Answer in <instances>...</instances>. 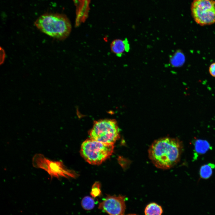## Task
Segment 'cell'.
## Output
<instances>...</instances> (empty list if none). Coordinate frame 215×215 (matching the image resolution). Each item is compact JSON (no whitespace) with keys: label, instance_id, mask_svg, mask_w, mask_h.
Wrapping results in <instances>:
<instances>
[{"label":"cell","instance_id":"7a4b0ae2","mask_svg":"<svg viewBox=\"0 0 215 215\" xmlns=\"http://www.w3.org/2000/svg\"><path fill=\"white\" fill-rule=\"evenodd\" d=\"M34 24L43 33L60 40L66 38L71 30L69 19L64 15L59 14L42 15L36 19Z\"/></svg>","mask_w":215,"mask_h":215},{"label":"cell","instance_id":"8fae6325","mask_svg":"<svg viewBox=\"0 0 215 215\" xmlns=\"http://www.w3.org/2000/svg\"><path fill=\"white\" fill-rule=\"evenodd\" d=\"M215 168V165L210 163L202 165L199 170V175L202 179H207L212 175L213 170Z\"/></svg>","mask_w":215,"mask_h":215},{"label":"cell","instance_id":"8992f818","mask_svg":"<svg viewBox=\"0 0 215 215\" xmlns=\"http://www.w3.org/2000/svg\"><path fill=\"white\" fill-rule=\"evenodd\" d=\"M32 162L34 167L44 170L51 177L59 178L72 176L73 175L65 168L62 162L49 160L41 154H37L33 156Z\"/></svg>","mask_w":215,"mask_h":215},{"label":"cell","instance_id":"3957f363","mask_svg":"<svg viewBox=\"0 0 215 215\" xmlns=\"http://www.w3.org/2000/svg\"><path fill=\"white\" fill-rule=\"evenodd\" d=\"M114 148L113 144L101 142L90 138L82 144L80 151L86 162L92 165H99L112 155Z\"/></svg>","mask_w":215,"mask_h":215},{"label":"cell","instance_id":"5bb4252c","mask_svg":"<svg viewBox=\"0 0 215 215\" xmlns=\"http://www.w3.org/2000/svg\"><path fill=\"white\" fill-rule=\"evenodd\" d=\"M101 191L99 184H96L93 185L91 192V195L93 197H95L100 195Z\"/></svg>","mask_w":215,"mask_h":215},{"label":"cell","instance_id":"9a60e30c","mask_svg":"<svg viewBox=\"0 0 215 215\" xmlns=\"http://www.w3.org/2000/svg\"><path fill=\"white\" fill-rule=\"evenodd\" d=\"M208 70L210 74L212 76L215 77V62L212 63L210 65Z\"/></svg>","mask_w":215,"mask_h":215},{"label":"cell","instance_id":"2e32d148","mask_svg":"<svg viewBox=\"0 0 215 215\" xmlns=\"http://www.w3.org/2000/svg\"><path fill=\"white\" fill-rule=\"evenodd\" d=\"M137 215L133 214H129V215Z\"/></svg>","mask_w":215,"mask_h":215},{"label":"cell","instance_id":"ba28073f","mask_svg":"<svg viewBox=\"0 0 215 215\" xmlns=\"http://www.w3.org/2000/svg\"><path fill=\"white\" fill-rule=\"evenodd\" d=\"M91 0H74L76 6V24L79 25L88 16Z\"/></svg>","mask_w":215,"mask_h":215},{"label":"cell","instance_id":"277c9868","mask_svg":"<svg viewBox=\"0 0 215 215\" xmlns=\"http://www.w3.org/2000/svg\"><path fill=\"white\" fill-rule=\"evenodd\" d=\"M119 129L114 119H105L94 122L89 131L90 138L96 141L113 144L119 138Z\"/></svg>","mask_w":215,"mask_h":215},{"label":"cell","instance_id":"30bf717a","mask_svg":"<svg viewBox=\"0 0 215 215\" xmlns=\"http://www.w3.org/2000/svg\"><path fill=\"white\" fill-rule=\"evenodd\" d=\"M194 145L195 151L199 154H203L212 148L210 144L205 140L197 139Z\"/></svg>","mask_w":215,"mask_h":215},{"label":"cell","instance_id":"5b68a950","mask_svg":"<svg viewBox=\"0 0 215 215\" xmlns=\"http://www.w3.org/2000/svg\"><path fill=\"white\" fill-rule=\"evenodd\" d=\"M191 12L194 21L201 26L215 23L214 0H194L191 4Z\"/></svg>","mask_w":215,"mask_h":215},{"label":"cell","instance_id":"4fadbf2b","mask_svg":"<svg viewBox=\"0 0 215 215\" xmlns=\"http://www.w3.org/2000/svg\"><path fill=\"white\" fill-rule=\"evenodd\" d=\"M95 204L94 200L90 196L84 197L81 201L82 207L86 210L88 211L92 209L95 206Z\"/></svg>","mask_w":215,"mask_h":215},{"label":"cell","instance_id":"6da1fadb","mask_svg":"<svg viewBox=\"0 0 215 215\" xmlns=\"http://www.w3.org/2000/svg\"><path fill=\"white\" fill-rule=\"evenodd\" d=\"M182 149V144L178 139L164 137L153 143L148 149V156L156 167L168 169L179 161Z\"/></svg>","mask_w":215,"mask_h":215},{"label":"cell","instance_id":"52a82bcc","mask_svg":"<svg viewBox=\"0 0 215 215\" xmlns=\"http://www.w3.org/2000/svg\"><path fill=\"white\" fill-rule=\"evenodd\" d=\"M125 199L121 195L108 196L99 203L98 208L109 215H123L126 208Z\"/></svg>","mask_w":215,"mask_h":215},{"label":"cell","instance_id":"9c48e42d","mask_svg":"<svg viewBox=\"0 0 215 215\" xmlns=\"http://www.w3.org/2000/svg\"><path fill=\"white\" fill-rule=\"evenodd\" d=\"M110 47L113 53L117 56L121 57L124 53L129 52L130 45L127 39L124 40L117 39L112 42Z\"/></svg>","mask_w":215,"mask_h":215},{"label":"cell","instance_id":"7c38bea8","mask_svg":"<svg viewBox=\"0 0 215 215\" xmlns=\"http://www.w3.org/2000/svg\"><path fill=\"white\" fill-rule=\"evenodd\" d=\"M162 212V207L155 203L148 204L145 210V215H161Z\"/></svg>","mask_w":215,"mask_h":215}]
</instances>
